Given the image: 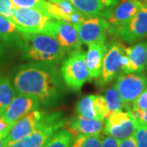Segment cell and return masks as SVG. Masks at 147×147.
<instances>
[{"mask_svg": "<svg viewBox=\"0 0 147 147\" xmlns=\"http://www.w3.org/2000/svg\"><path fill=\"white\" fill-rule=\"evenodd\" d=\"M13 84L20 94L36 97L44 104H49L58 94L57 72L43 64L21 66L14 76Z\"/></svg>", "mask_w": 147, "mask_h": 147, "instance_id": "obj_1", "label": "cell"}, {"mask_svg": "<svg viewBox=\"0 0 147 147\" xmlns=\"http://www.w3.org/2000/svg\"><path fill=\"white\" fill-rule=\"evenodd\" d=\"M21 45L25 57L42 63L58 61L66 54L57 40L47 34L21 33Z\"/></svg>", "mask_w": 147, "mask_h": 147, "instance_id": "obj_2", "label": "cell"}, {"mask_svg": "<svg viewBox=\"0 0 147 147\" xmlns=\"http://www.w3.org/2000/svg\"><path fill=\"white\" fill-rule=\"evenodd\" d=\"M65 123L66 119L62 112L44 114L34 131L7 147H43L59 129L65 126Z\"/></svg>", "mask_w": 147, "mask_h": 147, "instance_id": "obj_3", "label": "cell"}, {"mask_svg": "<svg viewBox=\"0 0 147 147\" xmlns=\"http://www.w3.org/2000/svg\"><path fill=\"white\" fill-rule=\"evenodd\" d=\"M86 53L74 52L63 61L61 73L65 84L73 91H79L90 79L86 65Z\"/></svg>", "mask_w": 147, "mask_h": 147, "instance_id": "obj_4", "label": "cell"}, {"mask_svg": "<svg viewBox=\"0 0 147 147\" xmlns=\"http://www.w3.org/2000/svg\"><path fill=\"white\" fill-rule=\"evenodd\" d=\"M139 123L132 116L130 108L119 110L110 115L105 123L103 131L106 136L120 141L134 137Z\"/></svg>", "mask_w": 147, "mask_h": 147, "instance_id": "obj_5", "label": "cell"}, {"mask_svg": "<svg viewBox=\"0 0 147 147\" xmlns=\"http://www.w3.org/2000/svg\"><path fill=\"white\" fill-rule=\"evenodd\" d=\"M11 20L21 33L45 34L53 19L36 9L17 8Z\"/></svg>", "mask_w": 147, "mask_h": 147, "instance_id": "obj_6", "label": "cell"}, {"mask_svg": "<svg viewBox=\"0 0 147 147\" xmlns=\"http://www.w3.org/2000/svg\"><path fill=\"white\" fill-rule=\"evenodd\" d=\"M45 34L53 36L66 53H71L81 50L82 42L74 26L68 22L54 20L47 26Z\"/></svg>", "mask_w": 147, "mask_h": 147, "instance_id": "obj_7", "label": "cell"}, {"mask_svg": "<svg viewBox=\"0 0 147 147\" xmlns=\"http://www.w3.org/2000/svg\"><path fill=\"white\" fill-rule=\"evenodd\" d=\"M124 49L125 46L119 42H114L107 48L98 81L100 86L111 82L123 70V58L125 55Z\"/></svg>", "mask_w": 147, "mask_h": 147, "instance_id": "obj_8", "label": "cell"}, {"mask_svg": "<svg viewBox=\"0 0 147 147\" xmlns=\"http://www.w3.org/2000/svg\"><path fill=\"white\" fill-rule=\"evenodd\" d=\"M124 105L132 104L147 87V79L143 74L126 73L120 75L115 85Z\"/></svg>", "mask_w": 147, "mask_h": 147, "instance_id": "obj_9", "label": "cell"}, {"mask_svg": "<svg viewBox=\"0 0 147 147\" xmlns=\"http://www.w3.org/2000/svg\"><path fill=\"white\" fill-rule=\"evenodd\" d=\"M74 28L77 30L81 42L90 46L96 43H105L109 24L105 18L90 17Z\"/></svg>", "mask_w": 147, "mask_h": 147, "instance_id": "obj_10", "label": "cell"}, {"mask_svg": "<svg viewBox=\"0 0 147 147\" xmlns=\"http://www.w3.org/2000/svg\"><path fill=\"white\" fill-rule=\"evenodd\" d=\"M43 115V112L35 110L28 113L16 121L11 127L7 136L4 139L5 146H9L30 135L38 127Z\"/></svg>", "mask_w": 147, "mask_h": 147, "instance_id": "obj_11", "label": "cell"}, {"mask_svg": "<svg viewBox=\"0 0 147 147\" xmlns=\"http://www.w3.org/2000/svg\"><path fill=\"white\" fill-rule=\"evenodd\" d=\"M142 7L132 0H121L106 18L109 24L108 34L118 35L119 32Z\"/></svg>", "mask_w": 147, "mask_h": 147, "instance_id": "obj_12", "label": "cell"}, {"mask_svg": "<svg viewBox=\"0 0 147 147\" xmlns=\"http://www.w3.org/2000/svg\"><path fill=\"white\" fill-rule=\"evenodd\" d=\"M118 35L128 43L138 42L147 37V7H142L122 27Z\"/></svg>", "mask_w": 147, "mask_h": 147, "instance_id": "obj_13", "label": "cell"}, {"mask_svg": "<svg viewBox=\"0 0 147 147\" xmlns=\"http://www.w3.org/2000/svg\"><path fill=\"white\" fill-rule=\"evenodd\" d=\"M40 105V101L36 97L28 95L19 94L7 106L3 115L11 126L21 119L23 116L33 110H37Z\"/></svg>", "mask_w": 147, "mask_h": 147, "instance_id": "obj_14", "label": "cell"}, {"mask_svg": "<svg viewBox=\"0 0 147 147\" xmlns=\"http://www.w3.org/2000/svg\"><path fill=\"white\" fill-rule=\"evenodd\" d=\"M77 115L91 119L104 121L108 118V111L104 96L88 95L83 96L76 105Z\"/></svg>", "mask_w": 147, "mask_h": 147, "instance_id": "obj_15", "label": "cell"}, {"mask_svg": "<svg viewBox=\"0 0 147 147\" xmlns=\"http://www.w3.org/2000/svg\"><path fill=\"white\" fill-rule=\"evenodd\" d=\"M75 9L86 17L106 19L118 4V0H69Z\"/></svg>", "mask_w": 147, "mask_h": 147, "instance_id": "obj_16", "label": "cell"}, {"mask_svg": "<svg viewBox=\"0 0 147 147\" xmlns=\"http://www.w3.org/2000/svg\"><path fill=\"white\" fill-rule=\"evenodd\" d=\"M127 64L123 68L124 73H142L147 65V43L138 42L131 47H125Z\"/></svg>", "mask_w": 147, "mask_h": 147, "instance_id": "obj_17", "label": "cell"}, {"mask_svg": "<svg viewBox=\"0 0 147 147\" xmlns=\"http://www.w3.org/2000/svg\"><path fill=\"white\" fill-rule=\"evenodd\" d=\"M104 121L91 119L83 116H74L72 119L66 121L64 127L75 137L79 134L94 135L99 134L103 130Z\"/></svg>", "mask_w": 147, "mask_h": 147, "instance_id": "obj_18", "label": "cell"}, {"mask_svg": "<svg viewBox=\"0 0 147 147\" xmlns=\"http://www.w3.org/2000/svg\"><path fill=\"white\" fill-rule=\"evenodd\" d=\"M107 48L108 46L105 43H96L89 46L85 57L90 79H97L100 77L102 62Z\"/></svg>", "mask_w": 147, "mask_h": 147, "instance_id": "obj_19", "label": "cell"}, {"mask_svg": "<svg viewBox=\"0 0 147 147\" xmlns=\"http://www.w3.org/2000/svg\"><path fill=\"white\" fill-rule=\"evenodd\" d=\"M76 11L69 0H60L57 3L47 2L48 16L54 20L68 22L70 15Z\"/></svg>", "mask_w": 147, "mask_h": 147, "instance_id": "obj_20", "label": "cell"}, {"mask_svg": "<svg viewBox=\"0 0 147 147\" xmlns=\"http://www.w3.org/2000/svg\"><path fill=\"white\" fill-rule=\"evenodd\" d=\"M0 38L6 42H19L21 44V33L16 24L4 16L0 15Z\"/></svg>", "mask_w": 147, "mask_h": 147, "instance_id": "obj_21", "label": "cell"}, {"mask_svg": "<svg viewBox=\"0 0 147 147\" xmlns=\"http://www.w3.org/2000/svg\"><path fill=\"white\" fill-rule=\"evenodd\" d=\"M16 96V91L8 78L0 75V115Z\"/></svg>", "mask_w": 147, "mask_h": 147, "instance_id": "obj_22", "label": "cell"}, {"mask_svg": "<svg viewBox=\"0 0 147 147\" xmlns=\"http://www.w3.org/2000/svg\"><path fill=\"white\" fill-rule=\"evenodd\" d=\"M104 97H105L107 111H108V117L117 111L126 109L128 107L127 105H124L123 102L122 101L119 92L115 86L110 87L105 91Z\"/></svg>", "mask_w": 147, "mask_h": 147, "instance_id": "obj_23", "label": "cell"}, {"mask_svg": "<svg viewBox=\"0 0 147 147\" xmlns=\"http://www.w3.org/2000/svg\"><path fill=\"white\" fill-rule=\"evenodd\" d=\"M103 137L99 134H79L74 137L70 147H100Z\"/></svg>", "mask_w": 147, "mask_h": 147, "instance_id": "obj_24", "label": "cell"}, {"mask_svg": "<svg viewBox=\"0 0 147 147\" xmlns=\"http://www.w3.org/2000/svg\"><path fill=\"white\" fill-rule=\"evenodd\" d=\"M73 136L66 129L57 131L43 147H70Z\"/></svg>", "mask_w": 147, "mask_h": 147, "instance_id": "obj_25", "label": "cell"}, {"mask_svg": "<svg viewBox=\"0 0 147 147\" xmlns=\"http://www.w3.org/2000/svg\"><path fill=\"white\" fill-rule=\"evenodd\" d=\"M14 6L17 8H32L40 11L48 16L47 2L44 0H11Z\"/></svg>", "mask_w": 147, "mask_h": 147, "instance_id": "obj_26", "label": "cell"}, {"mask_svg": "<svg viewBox=\"0 0 147 147\" xmlns=\"http://www.w3.org/2000/svg\"><path fill=\"white\" fill-rule=\"evenodd\" d=\"M134 138L137 147H147V125L141 124L137 127Z\"/></svg>", "mask_w": 147, "mask_h": 147, "instance_id": "obj_27", "label": "cell"}, {"mask_svg": "<svg viewBox=\"0 0 147 147\" xmlns=\"http://www.w3.org/2000/svg\"><path fill=\"white\" fill-rule=\"evenodd\" d=\"M16 9L11 0H0V15L11 19Z\"/></svg>", "mask_w": 147, "mask_h": 147, "instance_id": "obj_28", "label": "cell"}, {"mask_svg": "<svg viewBox=\"0 0 147 147\" xmlns=\"http://www.w3.org/2000/svg\"><path fill=\"white\" fill-rule=\"evenodd\" d=\"M132 108L138 110H147V87L132 103Z\"/></svg>", "mask_w": 147, "mask_h": 147, "instance_id": "obj_29", "label": "cell"}, {"mask_svg": "<svg viewBox=\"0 0 147 147\" xmlns=\"http://www.w3.org/2000/svg\"><path fill=\"white\" fill-rule=\"evenodd\" d=\"M131 112L134 119L139 123V125H147V110H138L132 108L131 109Z\"/></svg>", "mask_w": 147, "mask_h": 147, "instance_id": "obj_30", "label": "cell"}, {"mask_svg": "<svg viewBox=\"0 0 147 147\" xmlns=\"http://www.w3.org/2000/svg\"><path fill=\"white\" fill-rule=\"evenodd\" d=\"M11 127V126L6 121L3 114H1L0 115V136L5 138L10 131Z\"/></svg>", "mask_w": 147, "mask_h": 147, "instance_id": "obj_31", "label": "cell"}, {"mask_svg": "<svg viewBox=\"0 0 147 147\" xmlns=\"http://www.w3.org/2000/svg\"><path fill=\"white\" fill-rule=\"evenodd\" d=\"M100 147H119V140L109 136L103 137Z\"/></svg>", "mask_w": 147, "mask_h": 147, "instance_id": "obj_32", "label": "cell"}, {"mask_svg": "<svg viewBox=\"0 0 147 147\" xmlns=\"http://www.w3.org/2000/svg\"><path fill=\"white\" fill-rule=\"evenodd\" d=\"M119 147H137L134 137L119 141Z\"/></svg>", "mask_w": 147, "mask_h": 147, "instance_id": "obj_33", "label": "cell"}, {"mask_svg": "<svg viewBox=\"0 0 147 147\" xmlns=\"http://www.w3.org/2000/svg\"><path fill=\"white\" fill-rule=\"evenodd\" d=\"M135 2L137 5H139L141 7H147V0H132Z\"/></svg>", "mask_w": 147, "mask_h": 147, "instance_id": "obj_34", "label": "cell"}, {"mask_svg": "<svg viewBox=\"0 0 147 147\" xmlns=\"http://www.w3.org/2000/svg\"><path fill=\"white\" fill-rule=\"evenodd\" d=\"M4 137H3L2 136H0V147H6L5 146V142H4Z\"/></svg>", "mask_w": 147, "mask_h": 147, "instance_id": "obj_35", "label": "cell"}, {"mask_svg": "<svg viewBox=\"0 0 147 147\" xmlns=\"http://www.w3.org/2000/svg\"><path fill=\"white\" fill-rule=\"evenodd\" d=\"M44 1L49 2V3H58L60 0H44Z\"/></svg>", "mask_w": 147, "mask_h": 147, "instance_id": "obj_36", "label": "cell"}]
</instances>
